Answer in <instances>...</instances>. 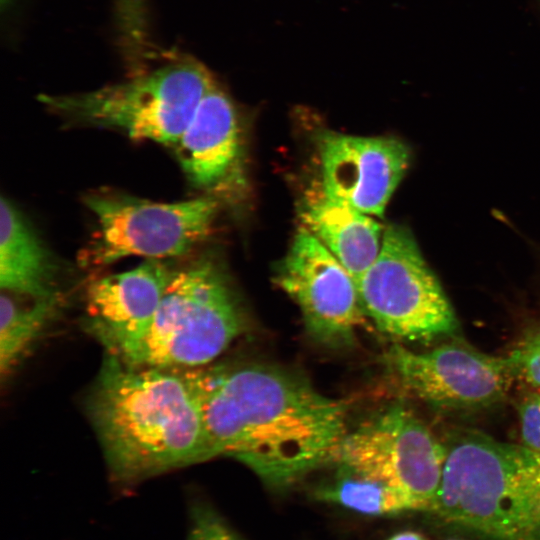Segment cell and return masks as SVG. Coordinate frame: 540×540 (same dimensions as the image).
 Returning a JSON list of instances; mask_svg holds the SVG:
<instances>
[{"mask_svg": "<svg viewBox=\"0 0 540 540\" xmlns=\"http://www.w3.org/2000/svg\"><path fill=\"white\" fill-rule=\"evenodd\" d=\"M215 82L199 60L176 56L126 82L77 94L40 95L39 100L71 119L173 146Z\"/></svg>", "mask_w": 540, "mask_h": 540, "instance_id": "5b68a950", "label": "cell"}, {"mask_svg": "<svg viewBox=\"0 0 540 540\" xmlns=\"http://www.w3.org/2000/svg\"><path fill=\"white\" fill-rule=\"evenodd\" d=\"M356 285L366 316L388 336L427 341L457 329L446 294L404 226L384 230L377 258Z\"/></svg>", "mask_w": 540, "mask_h": 540, "instance_id": "8992f818", "label": "cell"}, {"mask_svg": "<svg viewBox=\"0 0 540 540\" xmlns=\"http://www.w3.org/2000/svg\"><path fill=\"white\" fill-rule=\"evenodd\" d=\"M203 367L190 373L214 457H232L272 486L330 463L349 430L345 401L272 365Z\"/></svg>", "mask_w": 540, "mask_h": 540, "instance_id": "6da1fadb", "label": "cell"}, {"mask_svg": "<svg viewBox=\"0 0 540 540\" xmlns=\"http://www.w3.org/2000/svg\"><path fill=\"white\" fill-rule=\"evenodd\" d=\"M321 182L338 199L381 217L410 163V150L391 137L326 132L320 137Z\"/></svg>", "mask_w": 540, "mask_h": 540, "instance_id": "8fae6325", "label": "cell"}, {"mask_svg": "<svg viewBox=\"0 0 540 540\" xmlns=\"http://www.w3.org/2000/svg\"><path fill=\"white\" fill-rule=\"evenodd\" d=\"M239 128L237 108L216 81L172 146L194 187L215 190L231 177L240 158Z\"/></svg>", "mask_w": 540, "mask_h": 540, "instance_id": "4fadbf2b", "label": "cell"}, {"mask_svg": "<svg viewBox=\"0 0 540 540\" xmlns=\"http://www.w3.org/2000/svg\"><path fill=\"white\" fill-rule=\"evenodd\" d=\"M446 447L412 411L393 404L344 436L329 464L386 483L415 511L433 512Z\"/></svg>", "mask_w": 540, "mask_h": 540, "instance_id": "52a82bcc", "label": "cell"}, {"mask_svg": "<svg viewBox=\"0 0 540 540\" xmlns=\"http://www.w3.org/2000/svg\"><path fill=\"white\" fill-rule=\"evenodd\" d=\"M387 540H426L422 535L413 531H404L397 533Z\"/></svg>", "mask_w": 540, "mask_h": 540, "instance_id": "44dd1931", "label": "cell"}, {"mask_svg": "<svg viewBox=\"0 0 540 540\" xmlns=\"http://www.w3.org/2000/svg\"><path fill=\"white\" fill-rule=\"evenodd\" d=\"M445 447L433 513L491 540H540V452L478 431Z\"/></svg>", "mask_w": 540, "mask_h": 540, "instance_id": "3957f363", "label": "cell"}, {"mask_svg": "<svg viewBox=\"0 0 540 540\" xmlns=\"http://www.w3.org/2000/svg\"><path fill=\"white\" fill-rule=\"evenodd\" d=\"M335 469L333 478L316 489L319 500L373 516L415 511L402 493L386 483L345 467L335 466Z\"/></svg>", "mask_w": 540, "mask_h": 540, "instance_id": "2e32d148", "label": "cell"}, {"mask_svg": "<svg viewBox=\"0 0 540 540\" xmlns=\"http://www.w3.org/2000/svg\"><path fill=\"white\" fill-rule=\"evenodd\" d=\"M533 1H534V4H535L537 13H538V15L540 17V0H533Z\"/></svg>", "mask_w": 540, "mask_h": 540, "instance_id": "7402d4cb", "label": "cell"}, {"mask_svg": "<svg viewBox=\"0 0 540 540\" xmlns=\"http://www.w3.org/2000/svg\"><path fill=\"white\" fill-rule=\"evenodd\" d=\"M57 299L19 304L2 293L0 299V372L9 376L23 360L51 320Z\"/></svg>", "mask_w": 540, "mask_h": 540, "instance_id": "e0dca14e", "label": "cell"}, {"mask_svg": "<svg viewBox=\"0 0 540 540\" xmlns=\"http://www.w3.org/2000/svg\"><path fill=\"white\" fill-rule=\"evenodd\" d=\"M87 408L119 484L214 457L190 369L134 367L106 352Z\"/></svg>", "mask_w": 540, "mask_h": 540, "instance_id": "7a4b0ae2", "label": "cell"}, {"mask_svg": "<svg viewBox=\"0 0 540 540\" xmlns=\"http://www.w3.org/2000/svg\"><path fill=\"white\" fill-rule=\"evenodd\" d=\"M300 216L303 227L336 257L357 283L379 254L383 237L380 224L330 194L321 180L305 191Z\"/></svg>", "mask_w": 540, "mask_h": 540, "instance_id": "5bb4252c", "label": "cell"}, {"mask_svg": "<svg viewBox=\"0 0 540 540\" xmlns=\"http://www.w3.org/2000/svg\"><path fill=\"white\" fill-rule=\"evenodd\" d=\"M385 362L405 390L431 405L454 409L496 403L514 377L507 357L458 343L421 353L393 345Z\"/></svg>", "mask_w": 540, "mask_h": 540, "instance_id": "30bf717a", "label": "cell"}, {"mask_svg": "<svg viewBox=\"0 0 540 540\" xmlns=\"http://www.w3.org/2000/svg\"><path fill=\"white\" fill-rule=\"evenodd\" d=\"M507 358L513 375L540 393V331L525 339Z\"/></svg>", "mask_w": 540, "mask_h": 540, "instance_id": "d6986e66", "label": "cell"}, {"mask_svg": "<svg viewBox=\"0 0 540 540\" xmlns=\"http://www.w3.org/2000/svg\"><path fill=\"white\" fill-rule=\"evenodd\" d=\"M518 409L522 444L540 452V393L527 395Z\"/></svg>", "mask_w": 540, "mask_h": 540, "instance_id": "ffe728a7", "label": "cell"}, {"mask_svg": "<svg viewBox=\"0 0 540 540\" xmlns=\"http://www.w3.org/2000/svg\"><path fill=\"white\" fill-rule=\"evenodd\" d=\"M298 305L307 332L329 347L351 345L368 318L355 280L305 227H300L277 273Z\"/></svg>", "mask_w": 540, "mask_h": 540, "instance_id": "9c48e42d", "label": "cell"}, {"mask_svg": "<svg viewBox=\"0 0 540 540\" xmlns=\"http://www.w3.org/2000/svg\"><path fill=\"white\" fill-rule=\"evenodd\" d=\"M3 2L6 1V0H2ZM9 1V0H8Z\"/></svg>", "mask_w": 540, "mask_h": 540, "instance_id": "603a6c76", "label": "cell"}, {"mask_svg": "<svg viewBox=\"0 0 540 540\" xmlns=\"http://www.w3.org/2000/svg\"><path fill=\"white\" fill-rule=\"evenodd\" d=\"M175 269L162 259L98 278L87 287L86 329L111 352L141 333L156 313Z\"/></svg>", "mask_w": 540, "mask_h": 540, "instance_id": "7c38bea8", "label": "cell"}, {"mask_svg": "<svg viewBox=\"0 0 540 540\" xmlns=\"http://www.w3.org/2000/svg\"><path fill=\"white\" fill-rule=\"evenodd\" d=\"M85 203L98 223L87 254L89 263L97 266L130 256L163 260L186 255L209 235L217 211L209 197L159 203L93 194Z\"/></svg>", "mask_w": 540, "mask_h": 540, "instance_id": "ba28073f", "label": "cell"}, {"mask_svg": "<svg viewBox=\"0 0 540 540\" xmlns=\"http://www.w3.org/2000/svg\"><path fill=\"white\" fill-rule=\"evenodd\" d=\"M53 256L21 211L7 198L0 205V287L31 300L57 299Z\"/></svg>", "mask_w": 540, "mask_h": 540, "instance_id": "9a60e30c", "label": "cell"}, {"mask_svg": "<svg viewBox=\"0 0 540 540\" xmlns=\"http://www.w3.org/2000/svg\"><path fill=\"white\" fill-rule=\"evenodd\" d=\"M189 529L186 540H241L221 514L208 502H190Z\"/></svg>", "mask_w": 540, "mask_h": 540, "instance_id": "ac0fdd59", "label": "cell"}, {"mask_svg": "<svg viewBox=\"0 0 540 540\" xmlns=\"http://www.w3.org/2000/svg\"><path fill=\"white\" fill-rule=\"evenodd\" d=\"M247 328L221 269L199 259L175 269L144 330L110 354L142 368L191 369L216 359Z\"/></svg>", "mask_w": 540, "mask_h": 540, "instance_id": "277c9868", "label": "cell"}]
</instances>
